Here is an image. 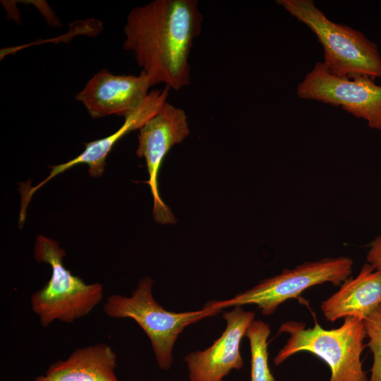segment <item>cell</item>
<instances>
[{
    "instance_id": "6da1fadb",
    "label": "cell",
    "mask_w": 381,
    "mask_h": 381,
    "mask_svg": "<svg viewBox=\"0 0 381 381\" xmlns=\"http://www.w3.org/2000/svg\"><path fill=\"white\" fill-rule=\"evenodd\" d=\"M202 21L196 0L151 1L129 12L123 48L134 54L153 85L179 90L190 83L188 58Z\"/></svg>"
},
{
    "instance_id": "7a4b0ae2",
    "label": "cell",
    "mask_w": 381,
    "mask_h": 381,
    "mask_svg": "<svg viewBox=\"0 0 381 381\" xmlns=\"http://www.w3.org/2000/svg\"><path fill=\"white\" fill-rule=\"evenodd\" d=\"M290 15L305 24L323 48L322 61L337 77L381 78V55L377 44L362 32L330 20L313 0H277Z\"/></svg>"
},
{
    "instance_id": "3957f363",
    "label": "cell",
    "mask_w": 381,
    "mask_h": 381,
    "mask_svg": "<svg viewBox=\"0 0 381 381\" xmlns=\"http://www.w3.org/2000/svg\"><path fill=\"white\" fill-rule=\"evenodd\" d=\"M305 327L298 321H287L280 326L279 332L288 333L289 338L274 358L276 365L298 352L307 351L329 366V381H368L361 359L367 346L363 320L347 317L333 329H325L316 322L312 328Z\"/></svg>"
},
{
    "instance_id": "277c9868",
    "label": "cell",
    "mask_w": 381,
    "mask_h": 381,
    "mask_svg": "<svg viewBox=\"0 0 381 381\" xmlns=\"http://www.w3.org/2000/svg\"><path fill=\"white\" fill-rule=\"evenodd\" d=\"M65 255L57 241L42 235L37 237L35 259L52 268L50 279L30 298L32 310L43 327L56 320L71 323L85 317L103 298V286L99 282L86 284L72 274L63 265Z\"/></svg>"
},
{
    "instance_id": "5b68a950",
    "label": "cell",
    "mask_w": 381,
    "mask_h": 381,
    "mask_svg": "<svg viewBox=\"0 0 381 381\" xmlns=\"http://www.w3.org/2000/svg\"><path fill=\"white\" fill-rule=\"evenodd\" d=\"M153 281L143 277L129 297L109 296L103 306L111 318H131L150 340L158 366L168 370L172 363V349L179 335L188 325L220 311L207 303L202 310L174 313L165 310L154 298Z\"/></svg>"
},
{
    "instance_id": "8992f818",
    "label": "cell",
    "mask_w": 381,
    "mask_h": 381,
    "mask_svg": "<svg viewBox=\"0 0 381 381\" xmlns=\"http://www.w3.org/2000/svg\"><path fill=\"white\" fill-rule=\"evenodd\" d=\"M352 266V260L347 257L327 258L305 262L264 279L232 298L210 303L212 308L220 310L229 306L253 304L263 315H270L284 301L297 298L315 285L326 282L340 285L351 274Z\"/></svg>"
},
{
    "instance_id": "52a82bcc",
    "label": "cell",
    "mask_w": 381,
    "mask_h": 381,
    "mask_svg": "<svg viewBox=\"0 0 381 381\" xmlns=\"http://www.w3.org/2000/svg\"><path fill=\"white\" fill-rule=\"evenodd\" d=\"M296 93L301 99L340 107L365 120L370 128L381 131V85L370 78L337 77L322 62H317L298 84Z\"/></svg>"
},
{
    "instance_id": "ba28073f",
    "label": "cell",
    "mask_w": 381,
    "mask_h": 381,
    "mask_svg": "<svg viewBox=\"0 0 381 381\" xmlns=\"http://www.w3.org/2000/svg\"><path fill=\"white\" fill-rule=\"evenodd\" d=\"M190 134L186 114L181 108L166 102L162 109L140 129L136 154L144 157L149 174V184L154 199L153 217L160 224L176 220L159 193L158 174L163 159L171 148Z\"/></svg>"
},
{
    "instance_id": "9c48e42d",
    "label": "cell",
    "mask_w": 381,
    "mask_h": 381,
    "mask_svg": "<svg viewBox=\"0 0 381 381\" xmlns=\"http://www.w3.org/2000/svg\"><path fill=\"white\" fill-rule=\"evenodd\" d=\"M170 88L153 90L131 114L125 117L123 125L114 133L85 144L84 151L76 157L59 165L50 167L49 176L35 186L28 183L20 185L21 195L20 212L26 213V209L33 194L49 180L67 169L79 164L89 167L88 172L92 176H99L105 167L106 157L114 145L124 135L132 131L140 129L150 119L154 116L167 101Z\"/></svg>"
},
{
    "instance_id": "30bf717a",
    "label": "cell",
    "mask_w": 381,
    "mask_h": 381,
    "mask_svg": "<svg viewBox=\"0 0 381 381\" xmlns=\"http://www.w3.org/2000/svg\"><path fill=\"white\" fill-rule=\"evenodd\" d=\"M153 86L144 71L139 75H114L107 69L95 73L75 95L90 116L99 119L111 114L124 118L134 111Z\"/></svg>"
},
{
    "instance_id": "8fae6325",
    "label": "cell",
    "mask_w": 381,
    "mask_h": 381,
    "mask_svg": "<svg viewBox=\"0 0 381 381\" xmlns=\"http://www.w3.org/2000/svg\"><path fill=\"white\" fill-rule=\"evenodd\" d=\"M255 314L235 306L223 315L226 327L222 335L204 351L188 354L187 363L190 381H223L231 370L243 365L240 344Z\"/></svg>"
},
{
    "instance_id": "7c38bea8",
    "label": "cell",
    "mask_w": 381,
    "mask_h": 381,
    "mask_svg": "<svg viewBox=\"0 0 381 381\" xmlns=\"http://www.w3.org/2000/svg\"><path fill=\"white\" fill-rule=\"evenodd\" d=\"M380 303L381 272L365 263L355 278L344 281L320 308L325 319L334 322L347 317L364 320Z\"/></svg>"
},
{
    "instance_id": "4fadbf2b",
    "label": "cell",
    "mask_w": 381,
    "mask_h": 381,
    "mask_svg": "<svg viewBox=\"0 0 381 381\" xmlns=\"http://www.w3.org/2000/svg\"><path fill=\"white\" fill-rule=\"evenodd\" d=\"M116 355L104 343L76 349L65 360L52 364L35 381H119Z\"/></svg>"
},
{
    "instance_id": "5bb4252c",
    "label": "cell",
    "mask_w": 381,
    "mask_h": 381,
    "mask_svg": "<svg viewBox=\"0 0 381 381\" xmlns=\"http://www.w3.org/2000/svg\"><path fill=\"white\" fill-rule=\"evenodd\" d=\"M270 334V326L262 320H254L246 331L250 347V381H275L268 364Z\"/></svg>"
},
{
    "instance_id": "9a60e30c",
    "label": "cell",
    "mask_w": 381,
    "mask_h": 381,
    "mask_svg": "<svg viewBox=\"0 0 381 381\" xmlns=\"http://www.w3.org/2000/svg\"><path fill=\"white\" fill-rule=\"evenodd\" d=\"M373 361L368 381H381V303L363 320Z\"/></svg>"
},
{
    "instance_id": "2e32d148",
    "label": "cell",
    "mask_w": 381,
    "mask_h": 381,
    "mask_svg": "<svg viewBox=\"0 0 381 381\" xmlns=\"http://www.w3.org/2000/svg\"><path fill=\"white\" fill-rule=\"evenodd\" d=\"M366 261L375 270L381 272V235L370 243V249L366 256Z\"/></svg>"
}]
</instances>
